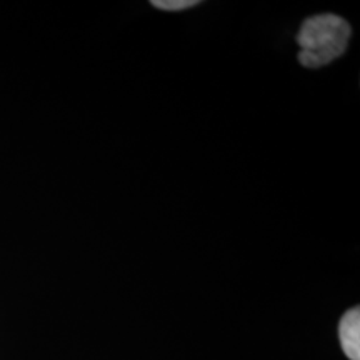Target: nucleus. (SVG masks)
Wrapping results in <instances>:
<instances>
[{
	"instance_id": "obj_1",
	"label": "nucleus",
	"mask_w": 360,
	"mask_h": 360,
	"mask_svg": "<svg viewBox=\"0 0 360 360\" xmlns=\"http://www.w3.org/2000/svg\"><path fill=\"white\" fill-rule=\"evenodd\" d=\"M352 29L339 15L323 13L310 17L297 34L299 62L307 69H319L339 58L347 49Z\"/></svg>"
},
{
	"instance_id": "obj_2",
	"label": "nucleus",
	"mask_w": 360,
	"mask_h": 360,
	"mask_svg": "<svg viewBox=\"0 0 360 360\" xmlns=\"http://www.w3.org/2000/svg\"><path fill=\"white\" fill-rule=\"evenodd\" d=\"M342 349L350 360H360V310L350 309L339 323Z\"/></svg>"
},
{
	"instance_id": "obj_3",
	"label": "nucleus",
	"mask_w": 360,
	"mask_h": 360,
	"mask_svg": "<svg viewBox=\"0 0 360 360\" xmlns=\"http://www.w3.org/2000/svg\"><path fill=\"white\" fill-rule=\"evenodd\" d=\"M197 0H152V6L155 8H160V11L167 12H177V11H186V8H191L197 6Z\"/></svg>"
}]
</instances>
